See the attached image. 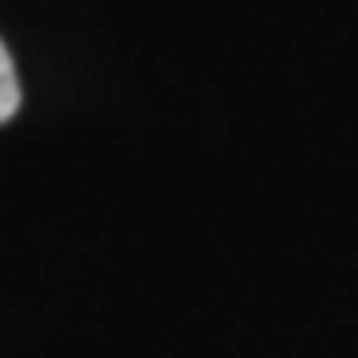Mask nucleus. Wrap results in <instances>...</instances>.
<instances>
[{
    "label": "nucleus",
    "instance_id": "obj_1",
    "mask_svg": "<svg viewBox=\"0 0 358 358\" xmlns=\"http://www.w3.org/2000/svg\"><path fill=\"white\" fill-rule=\"evenodd\" d=\"M16 108H20V80H16L8 48L0 44V124H8L16 115Z\"/></svg>",
    "mask_w": 358,
    "mask_h": 358
}]
</instances>
